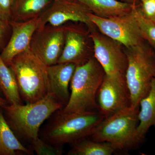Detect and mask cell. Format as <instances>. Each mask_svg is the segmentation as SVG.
<instances>
[{"label": "cell", "mask_w": 155, "mask_h": 155, "mask_svg": "<svg viewBox=\"0 0 155 155\" xmlns=\"http://www.w3.org/2000/svg\"><path fill=\"white\" fill-rule=\"evenodd\" d=\"M0 90L9 104H22V100L14 72L0 56Z\"/></svg>", "instance_id": "cell-19"}, {"label": "cell", "mask_w": 155, "mask_h": 155, "mask_svg": "<svg viewBox=\"0 0 155 155\" xmlns=\"http://www.w3.org/2000/svg\"><path fill=\"white\" fill-rule=\"evenodd\" d=\"M73 1H75V0H73Z\"/></svg>", "instance_id": "cell-30"}, {"label": "cell", "mask_w": 155, "mask_h": 155, "mask_svg": "<svg viewBox=\"0 0 155 155\" xmlns=\"http://www.w3.org/2000/svg\"><path fill=\"white\" fill-rule=\"evenodd\" d=\"M76 65L73 63H58L48 66L49 85L51 93L64 105L69 101V86L75 72Z\"/></svg>", "instance_id": "cell-14"}, {"label": "cell", "mask_w": 155, "mask_h": 155, "mask_svg": "<svg viewBox=\"0 0 155 155\" xmlns=\"http://www.w3.org/2000/svg\"><path fill=\"white\" fill-rule=\"evenodd\" d=\"M125 50L127 60L125 80L131 106L137 107L148 94L155 78V54L144 41Z\"/></svg>", "instance_id": "cell-6"}, {"label": "cell", "mask_w": 155, "mask_h": 155, "mask_svg": "<svg viewBox=\"0 0 155 155\" xmlns=\"http://www.w3.org/2000/svg\"><path fill=\"white\" fill-rule=\"evenodd\" d=\"M68 155H111L118 153L115 147L107 142L95 141L88 138L72 145Z\"/></svg>", "instance_id": "cell-20"}, {"label": "cell", "mask_w": 155, "mask_h": 155, "mask_svg": "<svg viewBox=\"0 0 155 155\" xmlns=\"http://www.w3.org/2000/svg\"><path fill=\"white\" fill-rule=\"evenodd\" d=\"M138 113L139 134L144 138L151 127L155 129V78L147 95L140 102Z\"/></svg>", "instance_id": "cell-18"}, {"label": "cell", "mask_w": 155, "mask_h": 155, "mask_svg": "<svg viewBox=\"0 0 155 155\" xmlns=\"http://www.w3.org/2000/svg\"><path fill=\"white\" fill-rule=\"evenodd\" d=\"M11 27L10 21L0 19V51L6 46L11 35Z\"/></svg>", "instance_id": "cell-23"}, {"label": "cell", "mask_w": 155, "mask_h": 155, "mask_svg": "<svg viewBox=\"0 0 155 155\" xmlns=\"http://www.w3.org/2000/svg\"><path fill=\"white\" fill-rule=\"evenodd\" d=\"M90 11L77 0H54L49 8L38 17V28L46 25L62 26L69 22H80L88 29L94 28L90 21Z\"/></svg>", "instance_id": "cell-11"}, {"label": "cell", "mask_w": 155, "mask_h": 155, "mask_svg": "<svg viewBox=\"0 0 155 155\" xmlns=\"http://www.w3.org/2000/svg\"><path fill=\"white\" fill-rule=\"evenodd\" d=\"M142 2H143V1H147V0H141Z\"/></svg>", "instance_id": "cell-29"}, {"label": "cell", "mask_w": 155, "mask_h": 155, "mask_svg": "<svg viewBox=\"0 0 155 155\" xmlns=\"http://www.w3.org/2000/svg\"><path fill=\"white\" fill-rule=\"evenodd\" d=\"M105 117L100 111L66 113L56 111L48 120L39 137L55 147L75 144L91 137L95 128Z\"/></svg>", "instance_id": "cell-1"}, {"label": "cell", "mask_w": 155, "mask_h": 155, "mask_svg": "<svg viewBox=\"0 0 155 155\" xmlns=\"http://www.w3.org/2000/svg\"><path fill=\"white\" fill-rule=\"evenodd\" d=\"M134 12L143 37L155 48V23L146 18L141 8L134 5Z\"/></svg>", "instance_id": "cell-21"}, {"label": "cell", "mask_w": 155, "mask_h": 155, "mask_svg": "<svg viewBox=\"0 0 155 155\" xmlns=\"http://www.w3.org/2000/svg\"><path fill=\"white\" fill-rule=\"evenodd\" d=\"M89 31L93 43L94 57L106 75L125 76L127 60L125 47L101 32H97L94 28L89 29Z\"/></svg>", "instance_id": "cell-8"}, {"label": "cell", "mask_w": 155, "mask_h": 155, "mask_svg": "<svg viewBox=\"0 0 155 155\" xmlns=\"http://www.w3.org/2000/svg\"><path fill=\"white\" fill-rule=\"evenodd\" d=\"M91 13L104 18L120 16L130 13L135 5L117 0H77Z\"/></svg>", "instance_id": "cell-16"}, {"label": "cell", "mask_w": 155, "mask_h": 155, "mask_svg": "<svg viewBox=\"0 0 155 155\" xmlns=\"http://www.w3.org/2000/svg\"><path fill=\"white\" fill-rule=\"evenodd\" d=\"M65 41L64 25L47 24L38 28L34 34L30 50L46 66L58 64L63 52Z\"/></svg>", "instance_id": "cell-9"}, {"label": "cell", "mask_w": 155, "mask_h": 155, "mask_svg": "<svg viewBox=\"0 0 155 155\" xmlns=\"http://www.w3.org/2000/svg\"><path fill=\"white\" fill-rule=\"evenodd\" d=\"M2 91H1V90H0V96H1V95L2 94Z\"/></svg>", "instance_id": "cell-28"}, {"label": "cell", "mask_w": 155, "mask_h": 155, "mask_svg": "<svg viewBox=\"0 0 155 155\" xmlns=\"http://www.w3.org/2000/svg\"><path fill=\"white\" fill-rule=\"evenodd\" d=\"M11 21L25 22L38 18L54 0H12Z\"/></svg>", "instance_id": "cell-15"}, {"label": "cell", "mask_w": 155, "mask_h": 155, "mask_svg": "<svg viewBox=\"0 0 155 155\" xmlns=\"http://www.w3.org/2000/svg\"><path fill=\"white\" fill-rule=\"evenodd\" d=\"M12 0H0V19L11 21Z\"/></svg>", "instance_id": "cell-25"}, {"label": "cell", "mask_w": 155, "mask_h": 155, "mask_svg": "<svg viewBox=\"0 0 155 155\" xmlns=\"http://www.w3.org/2000/svg\"><path fill=\"white\" fill-rule=\"evenodd\" d=\"M18 153L32 154L30 150L19 141L10 127L0 107V155H16Z\"/></svg>", "instance_id": "cell-17"}, {"label": "cell", "mask_w": 155, "mask_h": 155, "mask_svg": "<svg viewBox=\"0 0 155 155\" xmlns=\"http://www.w3.org/2000/svg\"><path fill=\"white\" fill-rule=\"evenodd\" d=\"M97 102L99 111L105 117L131 106L125 76L105 75L98 91Z\"/></svg>", "instance_id": "cell-10"}, {"label": "cell", "mask_w": 155, "mask_h": 155, "mask_svg": "<svg viewBox=\"0 0 155 155\" xmlns=\"http://www.w3.org/2000/svg\"><path fill=\"white\" fill-rule=\"evenodd\" d=\"M9 66L16 77L21 99L25 102H35L48 94V66L30 50L16 56Z\"/></svg>", "instance_id": "cell-5"}, {"label": "cell", "mask_w": 155, "mask_h": 155, "mask_svg": "<svg viewBox=\"0 0 155 155\" xmlns=\"http://www.w3.org/2000/svg\"><path fill=\"white\" fill-rule=\"evenodd\" d=\"M8 105H9V104L7 100L3 98L0 96V107L3 108Z\"/></svg>", "instance_id": "cell-26"}, {"label": "cell", "mask_w": 155, "mask_h": 155, "mask_svg": "<svg viewBox=\"0 0 155 155\" xmlns=\"http://www.w3.org/2000/svg\"><path fill=\"white\" fill-rule=\"evenodd\" d=\"M38 18L25 21H10L11 33L6 46L0 56L6 65L9 66L16 56L30 50L31 39L38 26Z\"/></svg>", "instance_id": "cell-13"}, {"label": "cell", "mask_w": 155, "mask_h": 155, "mask_svg": "<svg viewBox=\"0 0 155 155\" xmlns=\"http://www.w3.org/2000/svg\"><path fill=\"white\" fill-rule=\"evenodd\" d=\"M105 72L94 56L77 66L70 82L69 101L62 111L66 113H85L99 111L98 91Z\"/></svg>", "instance_id": "cell-4"}, {"label": "cell", "mask_w": 155, "mask_h": 155, "mask_svg": "<svg viewBox=\"0 0 155 155\" xmlns=\"http://www.w3.org/2000/svg\"><path fill=\"white\" fill-rule=\"evenodd\" d=\"M140 8L143 14L155 23V0H147L142 2Z\"/></svg>", "instance_id": "cell-24"}, {"label": "cell", "mask_w": 155, "mask_h": 155, "mask_svg": "<svg viewBox=\"0 0 155 155\" xmlns=\"http://www.w3.org/2000/svg\"><path fill=\"white\" fill-rule=\"evenodd\" d=\"M64 105L51 93L35 102L8 105L2 108L5 118L17 138L31 142L39 137L41 125Z\"/></svg>", "instance_id": "cell-2"}, {"label": "cell", "mask_w": 155, "mask_h": 155, "mask_svg": "<svg viewBox=\"0 0 155 155\" xmlns=\"http://www.w3.org/2000/svg\"><path fill=\"white\" fill-rule=\"evenodd\" d=\"M89 17L90 21L101 32L118 42L125 48L133 47L144 41L133 8L130 13L111 18H102L91 12Z\"/></svg>", "instance_id": "cell-7"}, {"label": "cell", "mask_w": 155, "mask_h": 155, "mask_svg": "<svg viewBox=\"0 0 155 155\" xmlns=\"http://www.w3.org/2000/svg\"><path fill=\"white\" fill-rule=\"evenodd\" d=\"M123 2L129 3V4H132V5H135L137 0H122Z\"/></svg>", "instance_id": "cell-27"}, {"label": "cell", "mask_w": 155, "mask_h": 155, "mask_svg": "<svg viewBox=\"0 0 155 155\" xmlns=\"http://www.w3.org/2000/svg\"><path fill=\"white\" fill-rule=\"evenodd\" d=\"M64 49L58 63H73L76 66L86 63L94 56L88 45L86 31L78 25H64Z\"/></svg>", "instance_id": "cell-12"}, {"label": "cell", "mask_w": 155, "mask_h": 155, "mask_svg": "<svg viewBox=\"0 0 155 155\" xmlns=\"http://www.w3.org/2000/svg\"><path fill=\"white\" fill-rule=\"evenodd\" d=\"M31 149L38 155H62L64 153L62 147L48 143L39 137L31 143Z\"/></svg>", "instance_id": "cell-22"}, {"label": "cell", "mask_w": 155, "mask_h": 155, "mask_svg": "<svg viewBox=\"0 0 155 155\" xmlns=\"http://www.w3.org/2000/svg\"><path fill=\"white\" fill-rule=\"evenodd\" d=\"M139 107H128L107 117L95 128L93 140L110 143L118 152L135 149L144 141L138 129Z\"/></svg>", "instance_id": "cell-3"}]
</instances>
